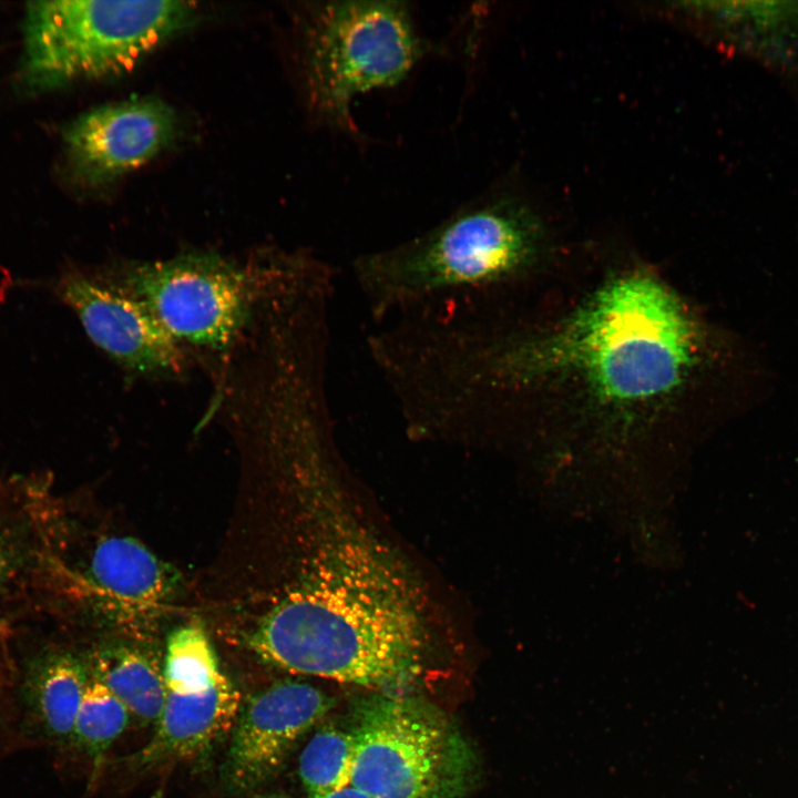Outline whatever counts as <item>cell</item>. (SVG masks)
Instances as JSON below:
<instances>
[{"label":"cell","mask_w":798,"mask_h":798,"mask_svg":"<svg viewBox=\"0 0 798 798\" xmlns=\"http://www.w3.org/2000/svg\"><path fill=\"white\" fill-rule=\"evenodd\" d=\"M699 10L710 13L729 28L737 29L754 45H785L798 31V2H704Z\"/></svg>","instance_id":"17"},{"label":"cell","mask_w":798,"mask_h":798,"mask_svg":"<svg viewBox=\"0 0 798 798\" xmlns=\"http://www.w3.org/2000/svg\"><path fill=\"white\" fill-rule=\"evenodd\" d=\"M194 16V6L185 1L30 2L20 80L29 91L45 92L80 79L123 73Z\"/></svg>","instance_id":"5"},{"label":"cell","mask_w":798,"mask_h":798,"mask_svg":"<svg viewBox=\"0 0 798 798\" xmlns=\"http://www.w3.org/2000/svg\"><path fill=\"white\" fill-rule=\"evenodd\" d=\"M340 468L303 475L313 518L314 552L304 573L267 610L288 634L335 642L415 634L428 627L417 581L341 497Z\"/></svg>","instance_id":"2"},{"label":"cell","mask_w":798,"mask_h":798,"mask_svg":"<svg viewBox=\"0 0 798 798\" xmlns=\"http://www.w3.org/2000/svg\"><path fill=\"white\" fill-rule=\"evenodd\" d=\"M239 708L241 694L224 674L196 694L167 692L156 730L136 763L194 757L233 728Z\"/></svg>","instance_id":"13"},{"label":"cell","mask_w":798,"mask_h":798,"mask_svg":"<svg viewBox=\"0 0 798 798\" xmlns=\"http://www.w3.org/2000/svg\"><path fill=\"white\" fill-rule=\"evenodd\" d=\"M162 673L166 690L178 695L200 693L223 675L201 625L186 624L170 634Z\"/></svg>","instance_id":"16"},{"label":"cell","mask_w":798,"mask_h":798,"mask_svg":"<svg viewBox=\"0 0 798 798\" xmlns=\"http://www.w3.org/2000/svg\"><path fill=\"white\" fill-rule=\"evenodd\" d=\"M329 705L324 693L300 682H282L254 695L233 726L225 764L231 785L249 790L265 782Z\"/></svg>","instance_id":"12"},{"label":"cell","mask_w":798,"mask_h":798,"mask_svg":"<svg viewBox=\"0 0 798 798\" xmlns=\"http://www.w3.org/2000/svg\"><path fill=\"white\" fill-rule=\"evenodd\" d=\"M700 332L681 300L645 273L596 291L559 328L541 338L494 320L464 352L467 379L481 398L510 408L541 377L576 380L601 403H657L695 368Z\"/></svg>","instance_id":"1"},{"label":"cell","mask_w":798,"mask_h":798,"mask_svg":"<svg viewBox=\"0 0 798 798\" xmlns=\"http://www.w3.org/2000/svg\"><path fill=\"white\" fill-rule=\"evenodd\" d=\"M351 733L350 784L376 798H454L472 770V755L459 735L412 699L369 702Z\"/></svg>","instance_id":"7"},{"label":"cell","mask_w":798,"mask_h":798,"mask_svg":"<svg viewBox=\"0 0 798 798\" xmlns=\"http://www.w3.org/2000/svg\"><path fill=\"white\" fill-rule=\"evenodd\" d=\"M59 513L43 475L0 478V628L18 610L40 606Z\"/></svg>","instance_id":"11"},{"label":"cell","mask_w":798,"mask_h":798,"mask_svg":"<svg viewBox=\"0 0 798 798\" xmlns=\"http://www.w3.org/2000/svg\"><path fill=\"white\" fill-rule=\"evenodd\" d=\"M130 712L125 705L96 678H90L78 712L71 740L94 761L125 730Z\"/></svg>","instance_id":"19"},{"label":"cell","mask_w":798,"mask_h":798,"mask_svg":"<svg viewBox=\"0 0 798 798\" xmlns=\"http://www.w3.org/2000/svg\"><path fill=\"white\" fill-rule=\"evenodd\" d=\"M92 677L106 686L144 723L156 724L166 698L163 673L146 652L125 643H110L86 661Z\"/></svg>","instance_id":"15"},{"label":"cell","mask_w":798,"mask_h":798,"mask_svg":"<svg viewBox=\"0 0 798 798\" xmlns=\"http://www.w3.org/2000/svg\"><path fill=\"white\" fill-rule=\"evenodd\" d=\"M175 110L155 96H132L81 114L63 133L69 172L83 186L109 185L143 166L175 139Z\"/></svg>","instance_id":"9"},{"label":"cell","mask_w":798,"mask_h":798,"mask_svg":"<svg viewBox=\"0 0 798 798\" xmlns=\"http://www.w3.org/2000/svg\"><path fill=\"white\" fill-rule=\"evenodd\" d=\"M540 231L515 201L477 204L412 239L358 256L352 276L377 324L491 297L531 263Z\"/></svg>","instance_id":"3"},{"label":"cell","mask_w":798,"mask_h":798,"mask_svg":"<svg viewBox=\"0 0 798 798\" xmlns=\"http://www.w3.org/2000/svg\"><path fill=\"white\" fill-rule=\"evenodd\" d=\"M356 741L352 733L318 730L299 757L298 771L308 796L323 795L351 782Z\"/></svg>","instance_id":"18"},{"label":"cell","mask_w":798,"mask_h":798,"mask_svg":"<svg viewBox=\"0 0 798 798\" xmlns=\"http://www.w3.org/2000/svg\"><path fill=\"white\" fill-rule=\"evenodd\" d=\"M306 252L269 249L245 260L192 250L115 260L94 273L141 303L191 356L222 366L263 304L309 264Z\"/></svg>","instance_id":"4"},{"label":"cell","mask_w":798,"mask_h":798,"mask_svg":"<svg viewBox=\"0 0 798 798\" xmlns=\"http://www.w3.org/2000/svg\"><path fill=\"white\" fill-rule=\"evenodd\" d=\"M178 583L175 569L130 536H101L80 556L53 542L41 607L66 597L113 614L153 612L176 594Z\"/></svg>","instance_id":"8"},{"label":"cell","mask_w":798,"mask_h":798,"mask_svg":"<svg viewBox=\"0 0 798 798\" xmlns=\"http://www.w3.org/2000/svg\"><path fill=\"white\" fill-rule=\"evenodd\" d=\"M90 678L86 661L68 649L49 647L28 661L22 695L49 737L59 741L71 739Z\"/></svg>","instance_id":"14"},{"label":"cell","mask_w":798,"mask_h":798,"mask_svg":"<svg viewBox=\"0 0 798 798\" xmlns=\"http://www.w3.org/2000/svg\"><path fill=\"white\" fill-rule=\"evenodd\" d=\"M307 798H376V797L371 796L370 794H368L350 784L338 790L323 794V795L307 796Z\"/></svg>","instance_id":"20"},{"label":"cell","mask_w":798,"mask_h":798,"mask_svg":"<svg viewBox=\"0 0 798 798\" xmlns=\"http://www.w3.org/2000/svg\"><path fill=\"white\" fill-rule=\"evenodd\" d=\"M58 289L91 341L124 371L147 378L187 371L191 356L131 296L83 272L63 275Z\"/></svg>","instance_id":"10"},{"label":"cell","mask_w":798,"mask_h":798,"mask_svg":"<svg viewBox=\"0 0 798 798\" xmlns=\"http://www.w3.org/2000/svg\"><path fill=\"white\" fill-rule=\"evenodd\" d=\"M421 54L422 43L406 2L324 1L306 10L304 64L309 104L329 124L354 132V98L399 83Z\"/></svg>","instance_id":"6"}]
</instances>
